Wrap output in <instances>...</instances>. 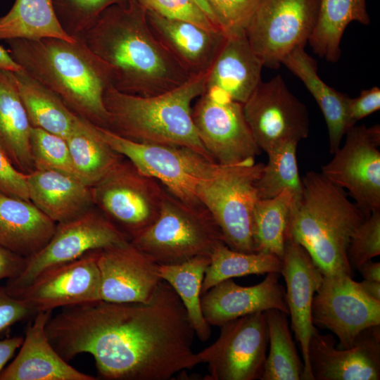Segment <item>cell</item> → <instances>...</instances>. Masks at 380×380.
<instances>
[{"mask_svg": "<svg viewBox=\"0 0 380 380\" xmlns=\"http://www.w3.org/2000/svg\"><path fill=\"white\" fill-rule=\"evenodd\" d=\"M185 307L165 281L147 303L99 300L70 307L61 329L65 355H91L98 379L168 380L200 363Z\"/></svg>", "mask_w": 380, "mask_h": 380, "instance_id": "1", "label": "cell"}, {"mask_svg": "<svg viewBox=\"0 0 380 380\" xmlns=\"http://www.w3.org/2000/svg\"><path fill=\"white\" fill-rule=\"evenodd\" d=\"M82 39L106 65L111 85L119 91L155 96L191 77L155 37L139 0L106 8Z\"/></svg>", "mask_w": 380, "mask_h": 380, "instance_id": "2", "label": "cell"}, {"mask_svg": "<svg viewBox=\"0 0 380 380\" xmlns=\"http://www.w3.org/2000/svg\"><path fill=\"white\" fill-rule=\"evenodd\" d=\"M8 52L29 75L56 94L78 116L108 128L103 96L112 87L106 65L82 38L6 40Z\"/></svg>", "mask_w": 380, "mask_h": 380, "instance_id": "3", "label": "cell"}, {"mask_svg": "<svg viewBox=\"0 0 380 380\" xmlns=\"http://www.w3.org/2000/svg\"><path fill=\"white\" fill-rule=\"evenodd\" d=\"M301 179L302 194L291 203L286 236L307 251L323 275H352L348 248L366 217L346 192L322 173L310 171Z\"/></svg>", "mask_w": 380, "mask_h": 380, "instance_id": "4", "label": "cell"}, {"mask_svg": "<svg viewBox=\"0 0 380 380\" xmlns=\"http://www.w3.org/2000/svg\"><path fill=\"white\" fill-rule=\"evenodd\" d=\"M208 74L191 76L180 86L151 96L108 87L103 96L109 114L107 129L137 142L186 147L213 161L191 117L192 103L205 91Z\"/></svg>", "mask_w": 380, "mask_h": 380, "instance_id": "5", "label": "cell"}, {"mask_svg": "<svg viewBox=\"0 0 380 380\" xmlns=\"http://www.w3.org/2000/svg\"><path fill=\"white\" fill-rule=\"evenodd\" d=\"M130 241L159 265L210 256L224 243L220 227L201 203L184 201L167 190L156 220Z\"/></svg>", "mask_w": 380, "mask_h": 380, "instance_id": "6", "label": "cell"}, {"mask_svg": "<svg viewBox=\"0 0 380 380\" xmlns=\"http://www.w3.org/2000/svg\"><path fill=\"white\" fill-rule=\"evenodd\" d=\"M264 164L248 160L233 165H216L211 175L196 187L198 201L220 227L231 249L254 253L252 217L259 199L256 183Z\"/></svg>", "mask_w": 380, "mask_h": 380, "instance_id": "7", "label": "cell"}, {"mask_svg": "<svg viewBox=\"0 0 380 380\" xmlns=\"http://www.w3.org/2000/svg\"><path fill=\"white\" fill-rule=\"evenodd\" d=\"M90 189L94 207L129 241L156 220L166 192L124 156Z\"/></svg>", "mask_w": 380, "mask_h": 380, "instance_id": "8", "label": "cell"}, {"mask_svg": "<svg viewBox=\"0 0 380 380\" xmlns=\"http://www.w3.org/2000/svg\"><path fill=\"white\" fill-rule=\"evenodd\" d=\"M105 141L143 174L158 180L170 194L192 203L199 182L208 177L217 163L190 148L134 141L97 127Z\"/></svg>", "mask_w": 380, "mask_h": 380, "instance_id": "9", "label": "cell"}, {"mask_svg": "<svg viewBox=\"0 0 380 380\" xmlns=\"http://www.w3.org/2000/svg\"><path fill=\"white\" fill-rule=\"evenodd\" d=\"M128 239L96 208L70 220L56 223L51 239L38 253L26 258L21 273L8 279L6 288L17 298L43 272L84 254L119 244Z\"/></svg>", "mask_w": 380, "mask_h": 380, "instance_id": "10", "label": "cell"}, {"mask_svg": "<svg viewBox=\"0 0 380 380\" xmlns=\"http://www.w3.org/2000/svg\"><path fill=\"white\" fill-rule=\"evenodd\" d=\"M319 0H261L245 29L263 66L276 68L304 47L316 25Z\"/></svg>", "mask_w": 380, "mask_h": 380, "instance_id": "11", "label": "cell"}, {"mask_svg": "<svg viewBox=\"0 0 380 380\" xmlns=\"http://www.w3.org/2000/svg\"><path fill=\"white\" fill-rule=\"evenodd\" d=\"M220 327L218 338L196 353L207 363L205 380L260 379L269 343L265 312L230 320Z\"/></svg>", "mask_w": 380, "mask_h": 380, "instance_id": "12", "label": "cell"}, {"mask_svg": "<svg viewBox=\"0 0 380 380\" xmlns=\"http://www.w3.org/2000/svg\"><path fill=\"white\" fill-rule=\"evenodd\" d=\"M322 175L348 190L365 217L380 210V127L353 126Z\"/></svg>", "mask_w": 380, "mask_h": 380, "instance_id": "13", "label": "cell"}, {"mask_svg": "<svg viewBox=\"0 0 380 380\" xmlns=\"http://www.w3.org/2000/svg\"><path fill=\"white\" fill-rule=\"evenodd\" d=\"M243 110L257 145L265 153L287 141L298 143L308 136V110L280 75L261 81L243 104Z\"/></svg>", "mask_w": 380, "mask_h": 380, "instance_id": "14", "label": "cell"}, {"mask_svg": "<svg viewBox=\"0 0 380 380\" xmlns=\"http://www.w3.org/2000/svg\"><path fill=\"white\" fill-rule=\"evenodd\" d=\"M314 326L334 334L339 348H350L359 334L380 325V301L366 294L352 275H324L312 305Z\"/></svg>", "mask_w": 380, "mask_h": 380, "instance_id": "15", "label": "cell"}, {"mask_svg": "<svg viewBox=\"0 0 380 380\" xmlns=\"http://www.w3.org/2000/svg\"><path fill=\"white\" fill-rule=\"evenodd\" d=\"M197 134L213 161L233 165L261 153L246 120L243 105L207 91L191 108Z\"/></svg>", "mask_w": 380, "mask_h": 380, "instance_id": "16", "label": "cell"}, {"mask_svg": "<svg viewBox=\"0 0 380 380\" xmlns=\"http://www.w3.org/2000/svg\"><path fill=\"white\" fill-rule=\"evenodd\" d=\"M100 300L147 303L163 281L159 264L130 241L97 250Z\"/></svg>", "mask_w": 380, "mask_h": 380, "instance_id": "17", "label": "cell"}, {"mask_svg": "<svg viewBox=\"0 0 380 380\" xmlns=\"http://www.w3.org/2000/svg\"><path fill=\"white\" fill-rule=\"evenodd\" d=\"M96 252L43 272L17 298L35 313L100 300Z\"/></svg>", "mask_w": 380, "mask_h": 380, "instance_id": "18", "label": "cell"}, {"mask_svg": "<svg viewBox=\"0 0 380 380\" xmlns=\"http://www.w3.org/2000/svg\"><path fill=\"white\" fill-rule=\"evenodd\" d=\"M308 355L314 380H379L380 325L362 331L348 348L336 347L331 334H322L315 327Z\"/></svg>", "mask_w": 380, "mask_h": 380, "instance_id": "19", "label": "cell"}, {"mask_svg": "<svg viewBox=\"0 0 380 380\" xmlns=\"http://www.w3.org/2000/svg\"><path fill=\"white\" fill-rule=\"evenodd\" d=\"M280 274L286 283V298L291 329L298 342L304 365L301 379L314 380L309 364L308 348L315 329L312 319L313 298L324 275L307 251L286 236Z\"/></svg>", "mask_w": 380, "mask_h": 380, "instance_id": "20", "label": "cell"}, {"mask_svg": "<svg viewBox=\"0 0 380 380\" xmlns=\"http://www.w3.org/2000/svg\"><path fill=\"white\" fill-rule=\"evenodd\" d=\"M281 274L270 272L259 284L243 286L232 279L222 281L201 295L203 315L210 326L247 315L276 309L289 315L285 288L279 283Z\"/></svg>", "mask_w": 380, "mask_h": 380, "instance_id": "21", "label": "cell"}, {"mask_svg": "<svg viewBox=\"0 0 380 380\" xmlns=\"http://www.w3.org/2000/svg\"><path fill=\"white\" fill-rule=\"evenodd\" d=\"M51 310L37 312L26 330L20 350L0 374V380H96L69 365L56 350L46 333Z\"/></svg>", "mask_w": 380, "mask_h": 380, "instance_id": "22", "label": "cell"}, {"mask_svg": "<svg viewBox=\"0 0 380 380\" xmlns=\"http://www.w3.org/2000/svg\"><path fill=\"white\" fill-rule=\"evenodd\" d=\"M146 17L155 37L190 76L210 70L227 36L147 9Z\"/></svg>", "mask_w": 380, "mask_h": 380, "instance_id": "23", "label": "cell"}, {"mask_svg": "<svg viewBox=\"0 0 380 380\" xmlns=\"http://www.w3.org/2000/svg\"><path fill=\"white\" fill-rule=\"evenodd\" d=\"M262 67L245 31L227 35L208 71L205 91L243 105L262 81Z\"/></svg>", "mask_w": 380, "mask_h": 380, "instance_id": "24", "label": "cell"}, {"mask_svg": "<svg viewBox=\"0 0 380 380\" xmlns=\"http://www.w3.org/2000/svg\"><path fill=\"white\" fill-rule=\"evenodd\" d=\"M56 223L30 201L0 192V245L25 258L42 250Z\"/></svg>", "mask_w": 380, "mask_h": 380, "instance_id": "25", "label": "cell"}, {"mask_svg": "<svg viewBox=\"0 0 380 380\" xmlns=\"http://www.w3.org/2000/svg\"><path fill=\"white\" fill-rule=\"evenodd\" d=\"M27 184L30 201L56 223L94 207L90 187L63 172L35 170L27 174Z\"/></svg>", "mask_w": 380, "mask_h": 380, "instance_id": "26", "label": "cell"}, {"mask_svg": "<svg viewBox=\"0 0 380 380\" xmlns=\"http://www.w3.org/2000/svg\"><path fill=\"white\" fill-rule=\"evenodd\" d=\"M298 77L313 96L324 115L329 139V151L334 153L340 147L343 137L352 127L348 118L347 95L328 86L319 77L315 61L298 47L282 61Z\"/></svg>", "mask_w": 380, "mask_h": 380, "instance_id": "27", "label": "cell"}, {"mask_svg": "<svg viewBox=\"0 0 380 380\" xmlns=\"http://www.w3.org/2000/svg\"><path fill=\"white\" fill-rule=\"evenodd\" d=\"M32 127L13 72L0 68V149L27 175L35 170L30 149Z\"/></svg>", "mask_w": 380, "mask_h": 380, "instance_id": "28", "label": "cell"}, {"mask_svg": "<svg viewBox=\"0 0 380 380\" xmlns=\"http://www.w3.org/2000/svg\"><path fill=\"white\" fill-rule=\"evenodd\" d=\"M13 75L32 127L65 139L80 116L56 94L23 70L13 72Z\"/></svg>", "mask_w": 380, "mask_h": 380, "instance_id": "29", "label": "cell"}, {"mask_svg": "<svg viewBox=\"0 0 380 380\" xmlns=\"http://www.w3.org/2000/svg\"><path fill=\"white\" fill-rule=\"evenodd\" d=\"M353 21L369 23L366 0H319L316 25L308 39L314 52L329 62L338 61L342 35Z\"/></svg>", "mask_w": 380, "mask_h": 380, "instance_id": "30", "label": "cell"}, {"mask_svg": "<svg viewBox=\"0 0 380 380\" xmlns=\"http://www.w3.org/2000/svg\"><path fill=\"white\" fill-rule=\"evenodd\" d=\"M65 140L79 179L89 187L122 158L101 137L96 125L81 117Z\"/></svg>", "mask_w": 380, "mask_h": 380, "instance_id": "31", "label": "cell"}, {"mask_svg": "<svg viewBox=\"0 0 380 380\" xmlns=\"http://www.w3.org/2000/svg\"><path fill=\"white\" fill-rule=\"evenodd\" d=\"M48 37L75 39L61 27L52 0H15L10 11L0 17V40Z\"/></svg>", "mask_w": 380, "mask_h": 380, "instance_id": "32", "label": "cell"}, {"mask_svg": "<svg viewBox=\"0 0 380 380\" xmlns=\"http://www.w3.org/2000/svg\"><path fill=\"white\" fill-rule=\"evenodd\" d=\"M210 256H197L174 265H159L162 280L175 291L186 308L195 335L202 341L211 334L201 309V288Z\"/></svg>", "mask_w": 380, "mask_h": 380, "instance_id": "33", "label": "cell"}, {"mask_svg": "<svg viewBox=\"0 0 380 380\" xmlns=\"http://www.w3.org/2000/svg\"><path fill=\"white\" fill-rule=\"evenodd\" d=\"M265 312L270 351L260 380H300L304 365L292 338L288 314L276 309Z\"/></svg>", "mask_w": 380, "mask_h": 380, "instance_id": "34", "label": "cell"}, {"mask_svg": "<svg viewBox=\"0 0 380 380\" xmlns=\"http://www.w3.org/2000/svg\"><path fill=\"white\" fill-rule=\"evenodd\" d=\"M281 268L282 259L274 254L239 252L222 243L210 255V262L202 284L201 295L222 281L251 274L280 273Z\"/></svg>", "mask_w": 380, "mask_h": 380, "instance_id": "35", "label": "cell"}, {"mask_svg": "<svg viewBox=\"0 0 380 380\" xmlns=\"http://www.w3.org/2000/svg\"><path fill=\"white\" fill-rule=\"evenodd\" d=\"M293 200V193L284 190L273 198L257 201L252 217L255 252L272 253L282 259L288 215Z\"/></svg>", "mask_w": 380, "mask_h": 380, "instance_id": "36", "label": "cell"}, {"mask_svg": "<svg viewBox=\"0 0 380 380\" xmlns=\"http://www.w3.org/2000/svg\"><path fill=\"white\" fill-rule=\"evenodd\" d=\"M298 144L296 141H287L267 153V163L264 165L256 183L259 199L273 198L284 190L291 191L293 200L300 197L303 182L296 160Z\"/></svg>", "mask_w": 380, "mask_h": 380, "instance_id": "37", "label": "cell"}, {"mask_svg": "<svg viewBox=\"0 0 380 380\" xmlns=\"http://www.w3.org/2000/svg\"><path fill=\"white\" fill-rule=\"evenodd\" d=\"M30 149L35 170L57 171L79 179L65 139L32 127Z\"/></svg>", "mask_w": 380, "mask_h": 380, "instance_id": "38", "label": "cell"}, {"mask_svg": "<svg viewBox=\"0 0 380 380\" xmlns=\"http://www.w3.org/2000/svg\"><path fill=\"white\" fill-rule=\"evenodd\" d=\"M125 0H52L63 30L72 38H82L108 7Z\"/></svg>", "mask_w": 380, "mask_h": 380, "instance_id": "39", "label": "cell"}, {"mask_svg": "<svg viewBox=\"0 0 380 380\" xmlns=\"http://www.w3.org/2000/svg\"><path fill=\"white\" fill-rule=\"evenodd\" d=\"M380 255V210L366 217L353 234L347 256L352 270Z\"/></svg>", "mask_w": 380, "mask_h": 380, "instance_id": "40", "label": "cell"}, {"mask_svg": "<svg viewBox=\"0 0 380 380\" xmlns=\"http://www.w3.org/2000/svg\"><path fill=\"white\" fill-rule=\"evenodd\" d=\"M261 0H208L215 20L227 34L245 31Z\"/></svg>", "mask_w": 380, "mask_h": 380, "instance_id": "41", "label": "cell"}, {"mask_svg": "<svg viewBox=\"0 0 380 380\" xmlns=\"http://www.w3.org/2000/svg\"><path fill=\"white\" fill-rule=\"evenodd\" d=\"M139 1L147 10L156 12L163 17L192 23L207 30H222L193 0H139Z\"/></svg>", "mask_w": 380, "mask_h": 380, "instance_id": "42", "label": "cell"}, {"mask_svg": "<svg viewBox=\"0 0 380 380\" xmlns=\"http://www.w3.org/2000/svg\"><path fill=\"white\" fill-rule=\"evenodd\" d=\"M0 192L30 201L27 175L16 168L1 149Z\"/></svg>", "mask_w": 380, "mask_h": 380, "instance_id": "43", "label": "cell"}, {"mask_svg": "<svg viewBox=\"0 0 380 380\" xmlns=\"http://www.w3.org/2000/svg\"><path fill=\"white\" fill-rule=\"evenodd\" d=\"M35 314L24 301L11 295L6 286H0V335Z\"/></svg>", "mask_w": 380, "mask_h": 380, "instance_id": "44", "label": "cell"}, {"mask_svg": "<svg viewBox=\"0 0 380 380\" xmlns=\"http://www.w3.org/2000/svg\"><path fill=\"white\" fill-rule=\"evenodd\" d=\"M380 108V89L374 87L362 90L357 98H349L348 114L351 127L357 121L379 110Z\"/></svg>", "mask_w": 380, "mask_h": 380, "instance_id": "45", "label": "cell"}, {"mask_svg": "<svg viewBox=\"0 0 380 380\" xmlns=\"http://www.w3.org/2000/svg\"><path fill=\"white\" fill-rule=\"evenodd\" d=\"M26 258L16 254L0 245V280L18 276L24 269Z\"/></svg>", "mask_w": 380, "mask_h": 380, "instance_id": "46", "label": "cell"}, {"mask_svg": "<svg viewBox=\"0 0 380 380\" xmlns=\"http://www.w3.org/2000/svg\"><path fill=\"white\" fill-rule=\"evenodd\" d=\"M23 341V336L0 338V374Z\"/></svg>", "mask_w": 380, "mask_h": 380, "instance_id": "47", "label": "cell"}, {"mask_svg": "<svg viewBox=\"0 0 380 380\" xmlns=\"http://www.w3.org/2000/svg\"><path fill=\"white\" fill-rule=\"evenodd\" d=\"M357 270L363 279L368 281L380 282V262L372 260L362 265Z\"/></svg>", "mask_w": 380, "mask_h": 380, "instance_id": "48", "label": "cell"}, {"mask_svg": "<svg viewBox=\"0 0 380 380\" xmlns=\"http://www.w3.org/2000/svg\"><path fill=\"white\" fill-rule=\"evenodd\" d=\"M0 68L16 72L21 70V67L13 59L8 50L0 46Z\"/></svg>", "mask_w": 380, "mask_h": 380, "instance_id": "49", "label": "cell"}, {"mask_svg": "<svg viewBox=\"0 0 380 380\" xmlns=\"http://www.w3.org/2000/svg\"><path fill=\"white\" fill-rule=\"evenodd\" d=\"M360 288L362 291L371 298L380 301V282L368 281L363 279V281L358 282Z\"/></svg>", "mask_w": 380, "mask_h": 380, "instance_id": "50", "label": "cell"}, {"mask_svg": "<svg viewBox=\"0 0 380 380\" xmlns=\"http://www.w3.org/2000/svg\"><path fill=\"white\" fill-rule=\"evenodd\" d=\"M207 15L210 20L218 27L215 18L213 15V13L210 8L208 0H193ZM221 29V28H220ZM222 30V29H221Z\"/></svg>", "mask_w": 380, "mask_h": 380, "instance_id": "51", "label": "cell"}]
</instances>
